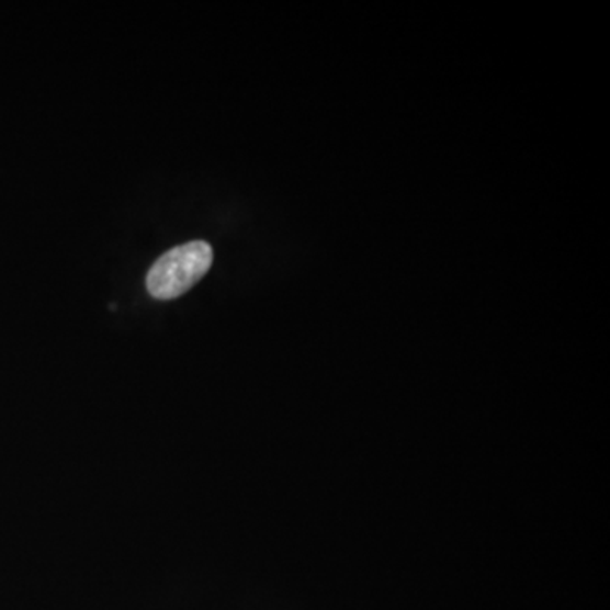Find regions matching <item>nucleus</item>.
<instances>
[{
  "label": "nucleus",
  "mask_w": 610,
  "mask_h": 610,
  "mask_svg": "<svg viewBox=\"0 0 610 610\" xmlns=\"http://www.w3.org/2000/svg\"><path fill=\"white\" fill-rule=\"evenodd\" d=\"M213 246L190 241L161 255L146 276L149 294L158 301H171L197 285L211 270Z\"/></svg>",
  "instance_id": "obj_1"
}]
</instances>
